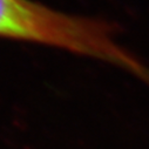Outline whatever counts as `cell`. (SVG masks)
<instances>
[{"mask_svg": "<svg viewBox=\"0 0 149 149\" xmlns=\"http://www.w3.org/2000/svg\"><path fill=\"white\" fill-rule=\"evenodd\" d=\"M140 78L142 79V80H144V82L146 84H148L149 85V68H144V70L141 73V75H140Z\"/></svg>", "mask_w": 149, "mask_h": 149, "instance_id": "7a4b0ae2", "label": "cell"}, {"mask_svg": "<svg viewBox=\"0 0 149 149\" xmlns=\"http://www.w3.org/2000/svg\"><path fill=\"white\" fill-rule=\"evenodd\" d=\"M0 38L59 48L135 73L141 62L115 38L114 27L34 0H0Z\"/></svg>", "mask_w": 149, "mask_h": 149, "instance_id": "6da1fadb", "label": "cell"}]
</instances>
